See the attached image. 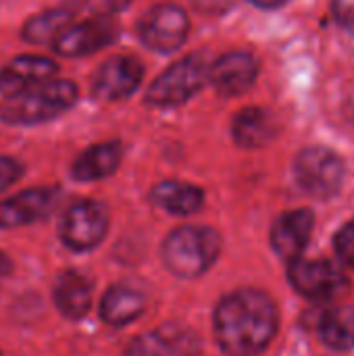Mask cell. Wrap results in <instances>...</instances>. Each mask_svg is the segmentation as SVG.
Here are the masks:
<instances>
[{
    "instance_id": "13",
    "label": "cell",
    "mask_w": 354,
    "mask_h": 356,
    "mask_svg": "<svg viewBox=\"0 0 354 356\" xmlns=\"http://www.w3.org/2000/svg\"><path fill=\"white\" fill-rule=\"evenodd\" d=\"M257 73H259V63L252 52L232 50L213 63L209 81L221 96H240L252 88Z\"/></svg>"
},
{
    "instance_id": "11",
    "label": "cell",
    "mask_w": 354,
    "mask_h": 356,
    "mask_svg": "<svg viewBox=\"0 0 354 356\" xmlns=\"http://www.w3.org/2000/svg\"><path fill=\"white\" fill-rule=\"evenodd\" d=\"M288 277L294 290L307 298L323 300L340 292L344 286L342 271L325 259H296L288 263Z\"/></svg>"
},
{
    "instance_id": "16",
    "label": "cell",
    "mask_w": 354,
    "mask_h": 356,
    "mask_svg": "<svg viewBox=\"0 0 354 356\" xmlns=\"http://www.w3.org/2000/svg\"><path fill=\"white\" fill-rule=\"evenodd\" d=\"M58 73V65L46 56H17L0 69V94L13 96L35 83L48 81Z\"/></svg>"
},
{
    "instance_id": "2",
    "label": "cell",
    "mask_w": 354,
    "mask_h": 356,
    "mask_svg": "<svg viewBox=\"0 0 354 356\" xmlns=\"http://www.w3.org/2000/svg\"><path fill=\"white\" fill-rule=\"evenodd\" d=\"M77 86L69 79L35 83L19 94L4 96L0 102V121L8 125H35L56 119L77 102Z\"/></svg>"
},
{
    "instance_id": "27",
    "label": "cell",
    "mask_w": 354,
    "mask_h": 356,
    "mask_svg": "<svg viewBox=\"0 0 354 356\" xmlns=\"http://www.w3.org/2000/svg\"><path fill=\"white\" fill-rule=\"evenodd\" d=\"M13 271H15V263H13V259H10L6 252H2V250H0V277H10V275H13Z\"/></svg>"
},
{
    "instance_id": "8",
    "label": "cell",
    "mask_w": 354,
    "mask_h": 356,
    "mask_svg": "<svg viewBox=\"0 0 354 356\" xmlns=\"http://www.w3.org/2000/svg\"><path fill=\"white\" fill-rule=\"evenodd\" d=\"M119 31H121V27H119L115 17L96 15L92 19L69 25L52 42V48H54L56 54L69 56V58L88 56V54H94V52L111 46L113 42H117Z\"/></svg>"
},
{
    "instance_id": "28",
    "label": "cell",
    "mask_w": 354,
    "mask_h": 356,
    "mask_svg": "<svg viewBox=\"0 0 354 356\" xmlns=\"http://www.w3.org/2000/svg\"><path fill=\"white\" fill-rule=\"evenodd\" d=\"M223 2H230V0H194L198 8H207V10H221Z\"/></svg>"
},
{
    "instance_id": "19",
    "label": "cell",
    "mask_w": 354,
    "mask_h": 356,
    "mask_svg": "<svg viewBox=\"0 0 354 356\" xmlns=\"http://www.w3.org/2000/svg\"><path fill=\"white\" fill-rule=\"evenodd\" d=\"M146 309V298L131 286H111L100 300V319L111 327H125Z\"/></svg>"
},
{
    "instance_id": "3",
    "label": "cell",
    "mask_w": 354,
    "mask_h": 356,
    "mask_svg": "<svg viewBox=\"0 0 354 356\" xmlns=\"http://www.w3.org/2000/svg\"><path fill=\"white\" fill-rule=\"evenodd\" d=\"M221 238L207 225H184L173 229L163 242L165 267L177 277H198L217 261Z\"/></svg>"
},
{
    "instance_id": "29",
    "label": "cell",
    "mask_w": 354,
    "mask_h": 356,
    "mask_svg": "<svg viewBox=\"0 0 354 356\" xmlns=\"http://www.w3.org/2000/svg\"><path fill=\"white\" fill-rule=\"evenodd\" d=\"M248 2H252L261 8H280V6L288 4L290 0H248Z\"/></svg>"
},
{
    "instance_id": "18",
    "label": "cell",
    "mask_w": 354,
    "mask_h": 356,
    "mask_svg": "<svg viewBox=\"0 0 354 356\" xmlns=\"http://www.w3.org/2000/svg\"><path fill=\"white\" fill-rule=\"evenodd\" d=\"M121 156H123V150H121L119 142L94 144L73 161L71 175H73V179L86 181V184L111 177L119 169Z\"/></svg>"
},
{
    "instance_id": "17",
    "label": "cell",
    "mask_w": 354,
    "mask_h": 356,
    "mask_svg": "<svg viewBox=\"0 0 354 356\" xmlns=\"http://www.w3.org/2000/svg\"><path fill=\"white\" fill-rule=\"evenodd\" d=\"M280 131L277 119L273 113L261 106H246L238 111L232 119L234 142L242 148H263L275 140Z\"/></svg>"
},
{
    "instance_id": "6",
    "label": "cell",
    "mask_w": 354,
    "mask_h": 356,
    "mask_svg": "<svg viewBox=\"0 0 354 356\" xmlns=\"http://www.w3.org/2000/svg\"><path fill=\"white\" fill-rule=\"evenodd\" d=\"M108 232V211L98 200H79L71 204L58 225L61 242L73 252L94 250Z\"/></svg>"
},
{
    "instance_id": "30",
    "label": "cell",
    "mask_w": 354,
    "mask_h": 356,
    "mask_svg": "<svg viewBox=\"0 0 354 356\" xmlns=\"http://www.w3.org/2000/svg\"><path fill=\"white\" fill-rule=\"evenodd\" d=\"M0 356H2V353H0Z\"/></svg>"
},
{
    "instance_id": "7",
    "label": "cell",
    "mask_w": 354,
    "mask_h": 356,
    "mask_svg": "<svg viewBox=\"0 0 354 356\" xmlns=\"http://www.w3.org/2000/svg\"><path fill=\"white\" fill-rule=\"evenodd\" d=\"M190 31V19L177 4L163 2L146 10L138 23L140 40L154 52L169 54L184 46Z\"/></svg>"
},
{
    "instance_id": "9",
    "label": "cell",
    "mask_w": 354,
    "mask_h": 356,
    "mask_svg": "<svg viewBox=\"0 0 354 356\" xmlns=\"http://www.w3.org/2000/svg\"><path fill=\"white\" fill-rule=\"evenodd\" d=\"M144 67L138 58L117 54L100 65L92 79V94L104 102H119L129 98L142 83Z\"/></svg>"
},
{
    "instance_id": "12",
    "label": "cell",
    "mask_w": 354,
    "mask_h": 356,
    "mask_svg": "<svg viewBox=\"0 0 354 356\" xmlns=\"http://www.w3.org/2000/svg\"><path fill=\"white\" fill-rule=\"evenodd\" d=\"M198 350V336L190 327L167 323L134 338L125 356H196Z\"/></svg>"
},
{
    "instance_id": "14",
    "label": "cell",
    "mask_w": 354,
    "mask_h": 356,
    "mask_svg": "<svg viewBox=\"0 0 354 356\" xmlns=\"http://www.w3.org/2000/svg\"><path fill=\"white\" fill-rule=\"evenodd\" d=\"M315 225V215L309 209H296L280 215L271 227V246L288 263L303 257Z\"/></svg>"
},
{
    "instance_id": "24",
    "label": "cell",
    "mask_w": 354,
    "mask_h": 356,
    "mask_svg": "<svg viewBox=\"0 0 354 356\" xmlns=\"http://www.w3.org/2000/svg\"><path fill=\"white\" fill-rule=\"evenodd\" d=\"M23 175V165L13 156H0V194L17 184Z\"/></svg>"
},
{
    "instance_id": "15",
    "label": "cell",
    "mask_w": 354,
    "mask_h": 356,
    "mask_svg": "<svg viewBox=\"0 0 354 356\" xmlns=\"http://www.w3.org/2000/svg\"><path fill=\"white\" fill-rule=\"evenodd\" d=\"M92 294H94L92 280L75 269L63 271L56 277L54 288H52L54 307L65 319H71V321H79L90 313Z\"/></svg>"
},
{
    "instance_id": "20",
    "label": "cell",
    "mask_w": 354,
    "mask_h": 356,
    "mask_svg": "<svg viewBox=\"0 0 354 356\" xmlns=\"http://www.w3.org/2000/svg\"><path fill=\"white\" fill-rule=\"evenodd\" d=\"M150 200L177 217H188L200 211L204 204V192L188 181H161L152 188Z\"/></svg>"
},
{
    "instance_id": "5",
    "label": "cell",
    "mask_w": 354,
    "mask_h": 356,
    "mask_svg": "<svg viewBox=\"0 0 354 356\" xmlns=\"http://www.w3.org/2000/svg\"><path fill=\"white\" fill-rule=\"evenodd\" d=\"M344 163L342 159L319 146H311L298 152L294 161V175L298 186L315 198H332L340 192L344 184Z\"/></svg>"
},
{
    "instance_id": "25",
    "label": "cell",
    "mask_w": 354,
    "mask_h": 356,
    "mask_svg": "<svg viewBox=\"0 0 354 356\" xmlns=\"http://www.w3.org/2000/svg\"><path fill=\"white\" fill-rule=\"evenodd\" d=\"M86 2L96 15H111V17L121 13L129 4V0H86Z\"/></svg>"
},
{
    "instance_id": "22",
    "label": "cell",
    "mask_w": 354,
    "mask_h": 356,
    "mask_svg": "<svg viewBox=\"0 0 354 356\" xmlns=\"http://www.w3.org/2000/svg\"><path fill=\"white\" fill-rule=\"evenodd\" d=\"M73 15H75V10L69 6H56V8L42 10V13L33 15L29 21H25L21 35L29 44H46V42L52 44L71 25Z\"/></svg>"
},
{
    "instance_id": "1",
    "label": "cell",
    "mask_w": 354,
    "mask_h": 356,
    "mask_svg": "<svg viewBox=\"0 0 354 356\" xmlns=\"http://www.w3.org/2000/svg\"><path fill=\"white\" fill-rule=\"evenodd\" d=\"M277 332L275 302L261 290H238L215 309V338L232 356L261 355Z\"/></svg>"
},
{
    "instance_id": "21",
    "label": "cell",
    "mask_w": 354,
    "mask_h": 356,
    "mask_svg": "<svg viewBox=\"0 0 354 356\" xmlns=\"http://www.w3.org/2000/svg\"><path fill=\"white\" fill-rule=\"evenodd\" d=\"M321 342L334 350H354V307H336L321 315L317 323Z\"/></svg>"
},
{
    "instance_id": "26",
    "label": "cell",
    "mask_w": 354,
    "mask_h": 356,
    "mask_svg": "<svg viewBox=\"0 0 354 356\" xmlns=\"http://www.w3.org/2000/svg\"><path fill=\"white\" fill-rule=\"evenodd\" d=\"M334 10L338 15V19L354 31V0H336L334 2Z\"/></svg>"
},
{
    "instance_id": "23",
    "label": "cell",
    "mask_w": 354,
    "mask_h": 356,
    "mask_svg": "<svg viewBox=\"0 0 354 356\" xmlns=\"http://www.w3.org/2000/svg\"><path fill=\"white\" fill-rule=\"evenodd\" d=\"M334 250L346 267L354 269V219L338 229L334 236Z\"/></svg>"
},
{
    "instance_id": "4",
    "label": "cell",
    "mask_w": 354,
    "mask_h": 356,
    "mask_svg": "<svg viewBox=\"0 0 354 356\" xmlns=\"http://www.w3.org/2000/svg\"><path fill=\"white\" fill-rule=\"evenodd\" d=\"M211 67L200 52L188 54L165 69L148 88L146 102L152 106H177L188 102L209 81Z\"/></svg>"
},
{
    "instance_id": "10",
    "label": "cell",
    "mask_w": 354,
    "mask_h": 356,
    "mask_svg": "<svg viewBox=\"0 0 354 356\" xmlns=\"http://www.w3.org/2000/svg\"><path fill=\"white\" fill-rule=\"evenodd\" d=\"M58 188H29L0 202V229H17L46 219L58 204Z\"/></svg>"
}]
</instances>
